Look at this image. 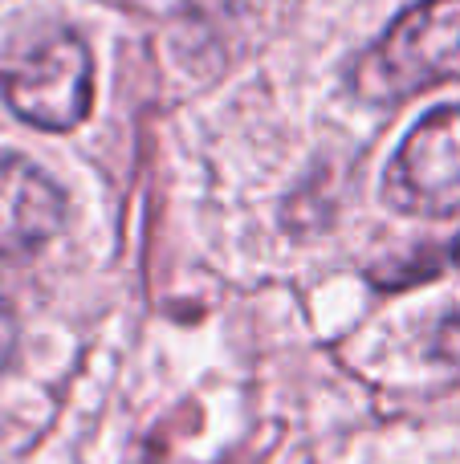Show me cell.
Masks as SVG:
<instances>
[{
	"mask_svg": "<svg viewBox=\"0 0 460 464\" xmlns=\"http://www.w3.org/2000/svg\"><path fill=\"white\" fill-rule=\"evenodd\" d=\"M428 354L445 367H456L460 371V310L448 314L436 330H432V343H428Z\"/></svg>",
	"mask_w": 460,
	"mask_h": 464,
	"instance_id": "obj_5",
	"label": "cell"
},
{
	"mask_svg": "<svg viewBox=\"0 0 460 464\" xmlns=\"http://www.w3.org/2000/svg\"><path fill=\"white\" fill-rule=\"evenodd\" d=\"M16 351H21V322H16V314L8 310L5 302H0V375L16 362Z\"/></svg>",
	"mask_w": 460,
	"mask_h": 464,
	"instance_id": "obj_6",
	"label": "cell"
},
{
	"mask_svg": "<svg viewBox=\"0 0 460 464\" xmlns=\"http://www.w3.org/2000/svg\"><path fill=\"white\" fill-rule=\"evenodd\" d=\"M0 90L16 119L41 130H73L94 106V57L78 33L62 29L0 73Z\"/></svg>",
	"mask_w": 460,
	"mask_h": 464,
	"instance_id": "obj_2",
	"label": "cell"
},
{
	"mask_svg": "<svg viewBox=\"0 0 460 464\" xmlns=\"http://www.w3.org/2000/svg\"><path fill=\"white\" fill-rule=\"evenodd\" d=\"M65 225V192L33 160L0 151V261L45 248Z\"/></svg>",
	"mask_w": 460,
	"mask_h": 464,
	"instance_id": "obj_4",
	"label": "cell"
},
{
	"mask_svg": "<svg viewBox=\"0 0 460 464\" xmlns=\"http://www.w3.org/2000/svg\"><path fill=\"white\" fill-rule=\"evenodd\" d=\"M460 78V0H420L359 57L350 90L367 106H399Z\"/></svg>",
	"mask_w": 460,
	"mask_h": 464,
	"instance_id": "obj_1",
	"label": "cell"
},
{
	"mask_svg": "<svg viewBox=\"0 0 460 464\" xmlns=\"http://www.w3.org/2000/svg\"><path fill=\"white\" fill-rule=\"evenodd\" d=\"M383 204L420 220L460 212V106H436L407 130L383 171Z\"/></svg>",
	"mask_w": 460,
	"mask_h": 464,
	"instance_id": "obj_3",
	"label": "cell"
}]
</instances>
